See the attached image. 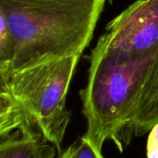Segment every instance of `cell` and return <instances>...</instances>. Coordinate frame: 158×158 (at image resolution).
<instances>
[{
  "label": "cell",
  "mask_w": 158,
  "mask_h": 158,
  "mask_svg": "<svg viewBox=\"0 0 158 158\" xmlns=\"http://www.w3.org/2000/svg\"><path fill=\"white\" fill-rule=\"evenodd\" d=\"M106 0L9 2L0 14L12 37V56L0 74L44 61L81 54L91 43Z\"/></svg>",
  "instance_id": "1"
},
{
  "label": "cell",
  "mask_w": 158,
  "mask_h": 158,
  "mask_svg": "<svg viewBox=\"0 0 158 158\" xmlns=\"http://www.w3.org/2000/svg\"><path fill=\"white\" fill-rule=\"evenodd\" d=\"M158 65V49L132 55L96 44L90 57L88 79L81 91L87 122L83 138L98 152L112 141L123 152L124 137L142 94Z\"/></svg>",
  "instance_id": "2"
},
{
  "label": "cell",
  "mask_w": 158,
  "mask_h": 158,
  "mask_svg": "<svg viewBox=\"0 0 158 158\" xmlns=\"http://www.w3.org/2000/svg\"><path fill=\"white\" fill-rule=\"evenodd\" d=\"M81 56L74 54L0 74V94L13 101L59 154L71 117L67 94Z\"/></svg>",
  "instance_id": "3"
},
{
  "label": "cell",
  "mask_w": 158,
  "mask_h": 158,
  "mask_svg": "<svg viewBox=\"0 0 158 158\" xmlns=\"http://www.w3.org/2000/svg\"><path fill=\"white\" fill-rule=\"evenodd\" d=\"M100 46L132 55L158 49V0H138L114 18L100 37Z\"/></svg>",
  "instance_id": "4"
},
{
  "label": "cell",
  "mask_w": 158,
  "mask_h": 158,
  "mask_svg": "<svg viewBox=\"0 0 158 158\" xmlns=\"http://www.w3.org/2000/svg\"><path fill=\"white\" fill-rule=\"evenodd\" d=\"M56 147L38 131H16L0 137V158H57Z\"/></svg>",
  "instance_id": "5"
},
{
  "label": "cell",
  "mask_w": 158,
  "mask_h": 158,
  "mask_svg": "<svg viewBox=\"0 0 158 158\" xmlns=\"http://www.w3.org/2000/svg\"><path fill=\"white\" fill-rule=\"evenodd\" d=\"M158 123V65L150 78L140 99L131 122L128 127L124 144H128L131 138L143 136Z\"/></svg>",
  "instance_id": "6"
},
{
  "label": "cell",
  "mask_w": 158,
  "mask_h": 158,
  "mask_svg": "<svg viewBox=\"0 0 158 158\" xmlns=\"http://www.w3.org/2000/svg\"><path fill=\"white\" fill-rule=\"evenodd\" d=\"M57 158H105L101 152H98L91 143L81 137L78 142L69 145L61 152Z\"/></svg>",
  "instance_id": "7"
},
{
  "label": "cell",
  "mask_w": 158,
  "mask_h": 158,
  "mask_svg": "<svg viewBox=\"0 0 158 158\" xmlns=\"http://www.w3.org/2000/svg\"><path fill=\"white\" fill-rule=\"evenodd\" d=\"M12 37L5 17L0 14V69L8 66L12 56Z\"/></svg>",
  "instance_id": "8"
},
{
  "label": "cell",
  "mask_w": 158,
  "mask_h": 158,
  "mask_svg": "<svg viewBox=\"0 0 158 158\" xmlns=\"http://www.w3.org/2000/svg\"><path fill=\"white\" fill-rule=\"evenodd\" d=\"M147 158H158V123L149 131L146 144Z\"/></svg>",
  "instance_id": "9"
},
{
  "label": "cell",
  "mask_w": 158,
  "mask_h": 158,
  "mask_svg": "<svg viewBox=\"0 0 158 158\" xmlns=\"http://www.w3.org/2000/svg\"><path fill=\"white\" fill-rule=\"evenodd\" d=\"M9 2H30V1H58V0H4Z\"/></svg>",
  "instance_id": "10"
}]
</instances>
